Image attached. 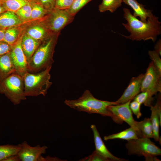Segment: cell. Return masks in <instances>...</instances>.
I'll return each mask as SVG.
<instances>
[{
    "label": "cell",
    "mask_w": 161,
    "mask_h": 161,
    "mask_svg": "<svg viewBox=\"0 0 161 161\" xmlns=\"http://www.w3.org/2000/svg\"><path fill=\"white\" fill-rule=\"evenodd\" d=\"M123 17L127 21L123 25L130 33L129 35H122L132 41L151 40L154 42L161 34V22L159 17L152 13L144 22L135 17L127 8L123 9Z\"/></svg>",
    "instance_id": "obj_1"
},
{
    "label": "cell",
    "mask_w": 161,
    "mask_h": 161,
    "mask_svg": "<svg viewBox=\"0 0 161 161\" xmlns=\"http://www.w3.org/2000/svg\"><path fill=\"white\" fill-rule=\"evenodd\" d=\"M64 103L70 108L79 112H85L90 114H98L103 116L110 117L114 122L119 124L116 117L107 109L109 106L118 104L115 101L98 99L89 90H86L82 96L78 99L66 100Z\"/></svg>",
    "instance_id": "obj_2"
},
{
    "label": "cell",
    "mask_w": 161,
    "mask_h": 161,
    "mask_svg": "<svg viewBox=\"0 0 161 161\" xmlns=\"http://www.w3.org/2000/svg\"><path fill=\"white\" fill-rule=\"evenodd\" d=\"M59 33L53 34L39 45L28 61V72L36 73L51 67L55 46Z\"/></svg>",
    "instance_id": "obj_3"
},
{
    "label": "cell",
    "mask_w": 161,
    "mask_h": 161,
    "mask_svg": "<svg viewBox=\"0 0 161 161\" xmlns=\"http://www.w3.org/2000/svg\"><path fill=\"white\" fill-rule=\"evenodd\" d=\"M51 67H48L36 73L29 72L23 76L24 94L27 97L45 96L52 84L50 81V71Z\"/></svg>",
    "instance_id": "obj_4"
},
{
    "label": "cell",
    "mask_w": 161,
    "mask_h": 161,
    "mask_svg": "<svg viewBox=\"0 0 161 161\" xmlns=\"http://www.w3.org/2000/svg\"><path fill=\"white\" fill-rule=\"evenodd\" d=\"M0 93L4 95L15 105L26 99L22 76L15 73L0 83Z\"/></svg>",
    "instance_id": "obj_5"
},
{
    "label": "cell",
    "mask_w": 161,
    "mask_h": 161,
    "mask_svg": "<svg viewBox=\"0 0 161 161\" xmlns=\"http://www.w3.org/2000/svg\"><path fill=\"white\" fill-rule=\"evenodd\" d=\"M126 147L129 155L144 157L149 155H161V149L149 138L140 137L128 141Z\"/></svg>",
    "instance_id": "obj_6"
},
{
    "label": "cell",
    "mask_w": 161,
    "mask_h": 161,
    "mask_svg": "<svg viewBox=\"0 0 161 161\" xmlns=\"http://www.w3.org/2000/svg\"><path fill=\"white\" fill-rule=\"evenodd\" d=\"M44 25L52 35L59 33L60 31L73 20L74 17L66 10L54 8L49 12Z\"/></svg>",
    "instance_id": "obj_7"
},
{
    "label": "cell",
    "mask_w": 161,
    "mask_h": 161,
    "mask_svg": "<svg viewBox=\"0 0 161 161\" xmlns=\"http://www.w3.org/2000/svg\"><path fill=\"white\" fill-rule=\"evenodd\" d=\"M143 91H148L152 96L161 92V73L152 61L144 74L141 88V92Z\"/></svg>",
    "instance_id": "obj_8"
},
{
    "label": "cell",
    "mask_w": 161,
    "mask_h": 161,
    "mask_svg": "<svg viewBox=\"0 0 161 161\" xmlns=\"http://www.w3.org/2000/svg\"><path fill=\"white\" fill-rule=\"evenodd\" d=\"M131 100L123 104L109 106L107 109L116 117L119 124H121L123 121L126 122L135 130L138 137H142L141 133L138 128L137 121L134 120L129 107Z\"/></svg>",
    "instance_id": "obj_9"
},
{
    "label": "cell",
    "mask_w": 161,
    "mask_h": 161,
    "mask_svg": "<svg viewBox=\"0 0 161 161\" xmlns=\"http://www.w3.org/2000/svg\"><path fill=\"white\" fill-rule=\"evenodd\" d=\"M21 40L19 39L12 46L9 53L16 73L23 77L28 72V61L21 47Z\"/></svg>",
    "instance_id": "obj_10"
},
{
    "label": "cell",
    "mask_w": 161,
    "mask_h": 161,
    "mask_svg": "<svg viewBox=\"0 0 161 161\" xmlns=\"http://www.w3.org/2000/svg\"><path fill=\"white\" fill-rule=\"evenodd\" d=\"M20 145V148L17 155L21 161H39L42 155L46 153L48 148L46 146H41L39 145L31 146L26 141Z\"/></svg>",
    "instance_id": "obj_11"
},
{
    "label": "cell",
    "mask_w": 161,
    "mask_h": 161,
    "mask_svg": "<svg viewBox=\"0 0 161 161\" xmlns=\"http://www.w3.org/2000/svg\"><path fill=\"white\" fill-rule=\"evenodd\" d=\"M144 74L141 73L136 77H132L121 96L115 101L118 104L132 100L141 91L142 82Z\"/></svg>",
    "instance_id": "obj_12"
},
{
    "label": "cell",
    "mask_w": 161,
    "mask_h": 161,
    "mask_svg": "<svg viewBox=\"0 0 161 161\" xmlns=\"http://www.w3.org/2000/svg\"><path fill=\"white\" fill-rule=\"evenodd\" d=\"M161 93L158 95L157 102L154 106L150 107L151 114L150 118L152 125L153 131V138L156 141L161 143V139L159 136V129L161 126Z\"/></svg>",
    "instance_id": "obj_13"
},
{
    "label": "cell",
    "mask_w": 161,
    "mask_h": 161,
    "mask_svg": "<svg viewBox=\"0 0 161 161\" xmlns=\"http://www.w3.org/2000/svg\"><path fill=\"white\" fill-rule=\"evenodd\" d=\"M90 128L93 132L95 150L96 151L110 161H127L126 159L115 156L109 151L102 140L95 125H92Z\"/></svg>",
    "instance_id": "obj_14"
},
{
    "label": "cell",
    "mask_w": 161,
    "mask_h": 161,
    "mask_svg": "<svg viewBox=\"0 0 161 161\" xmlns=\"http://www.w3.org/2000/svg\"><path fill=\"white\" fill-rule=\"evenodd\" d=\"M16 73L10 53L0 56V83L12 74Z\"/></svg>",
    "instance_id": "obj_15"
},
{
    "label": "cell",
    "mask_w": 161,
    "mask_h": 161,
    "mask_svg": "<svg viewBox=\"0 0 161 161\" xmlns=\"http://www.w3.org/2000/svg\"><path fill=\"white\" fill-rule=\"evenodd\" d=\"M123 2L132 8L134 11L133 15L135 17H139L140 20L143 22H146L147 18L152 13L151 10L145 9L143 4L136 0H123Z\"/></svg>",
    "instance_id": "obj_16"
},
{
    "label": "cell",
    "mask_w": 161,
    "mask_h": 161,
    "mask_svg": "<svg viewBox=\"0 0 161 161\" xmlns=\"http://www.w3.org/2000/svg\"><path fill=\"white\" fill-rule=\"evenodd\" d=\"M40 44V41L31 38L27 34L23 36L21 40V47L27 61Z\"/></svg>",
    "instance_id": "obj_17"
},
{
    "label": "cell",
    "mask_w": 161,
    "mask_h": 161,
    "mask_svg": "<svg viewBox=\"0 0 161 161\" xmlns=\"http://www.w3.org/2000/svg\"><path fill=\"white\" fill-rule=\"evenodd\" d=\"M15 13L6 11L0 14V28L6 29L21 23V19Z\"/></svg>",
    "instance_id": "obj_18"
},
{
    "label": "cell",
    "mask_w": 161,
    "mask_h": 161,
    "mask_svg": "<svg viewBox=\"0 0 161 161\" xmlns=\"http://www.w3.org/2000/svg\"><path fill=\"white\" fill-rule=\"evenodd\" d=\"M27 34L39 41H45L52 35L44 25L35 26L31 27L28 30Z\"/></svg>",
    "instance_id": "obj_19"
},
{
    "label": "cell",
    "mask_w": 161,
    "mask_h": 161,
    "mask_svg": "<svg viewBox=\"0 0 161 161\" xmlns=\"http://www.w3.org/2000/svg\"><path fill=\"white\" fill-rule=\"evenodd\" d=\"M138 137L135 130L130 127L119 133L105 136L104 139L105 141L115 139H120L129 141L138 138Z\"/></svg>",
    "instance_id": "obj_20"
},
{
    "label": "cell",
    "mask_w": 161,
    "mask_h": 161,
    "mask_svg": "<svg viewBox=\"0 0 161 161\" xmlns=\"http://www.w3.org/2000/svg\"><path fill=\"white\" fill-rule=\"evenodd\" d=\"M137 124L143 137L153 138V129L150 118H145L141 121H137Z\"/></svg>",
    "instance_id": "obj_21"
},
{
    "label": "cell",
    "mask_w": 161,
    "mask_h": 161,
    "mask_svg": "<svg viewBox=\"0 0 161 161\" xmlns=\"http://www.w3.org/2000/svg\"><path fill=\"white\" fill-rule=\"evenodd\" d=\"M123 2V0H102L99 6V10L101 12L108 11L113 13L121 6Z\"/></svg>",
    "instance_id": "obj_22"
},
{
    "label": "cell",
    "mask_w": 161,
    "mask_h": 161,
    "mask_svg": "<svg viewBox=\"0 0 161 161\" xmlns=\"http://www.w3.org/2000/svg\"><path fill=\"white\" fill-rule=\"evenodd\" d=\"M20 148V144L16 145L10 144L0 145V161H3L11 155L17 154Z\"/></svg>",
    "instance_id": "obj_23"
},
{
    "label": "cell",
    "mask_w": 161,
    "mask_h": 161,
    "mask_svg": "<svg viewBox=\"0 0 161 161\" xmlns=\"http://www.w3.org/2000/svg\"><path fill=\"white\" fill-rule=\"evenodd\" d=\"M1 1L7 11L14 12L29 2L27 0H3Z\"/></svg>",
    "instance_id": "obj_24"
},
{
    "label": "cell",
    "mask_w": 161,
    "mask_h": 161,
    "mask_svg": "<svg viewBox=\"0 0 161 161\" xmlns=\"http://www.w3.org/2000/svg\"><path fill=\"white\" fill-rule=\"evenodd\" d=\"M32 10L30 18H39L44 16L49 12L39 2H31Z\"/></svg>",
    "instance_id": "obj_25"
},
{
    "label": "cell",
    "mask_w": 161,
    "mask_h": 161,
    "mask_svg": "<svg viewBox=\"0 0 161 161\" xmlns=\"http://www.w3.org/2000/svg\"><path fill=\"white\" fill-rule=\"evenodd\" d=\"M154 98L153 96L148 91H143L139 93L134 98L141 104H143L146 106L150 107L152 106Z\"/></svg>",
    "instance_id": "obj_26"
},
{
    "label": "cell",
    "mask_w": 161,
    "mask_h": 161,
    "mask_svg": "<svg viewBox=\"0 0 161 161\" xmlns=\"http://www.w3.org/2000/svg\"><path fill=\"white\" fill-rule=\"evenodd\" d=\"M18 35V31L17 29L14 28L6 29L3 41L12 46L16 42Z\"/></svg>",
    "instance_id": "obj_27"
},
{
    "label": "cell",
    "mask_w": 161,
    "mask_h": 161,
    "mask_svg": "<svg viewBox=\"0 0 161 161\" xmlns=\"http://www.w3.org/2000/svg\"><path fill=\"white\" fill-rule=\"evenodd\" d=\"M92 0H74L70 7L66 10L72 16H74L84 6Z\"/></svg>",
    "instance_id": "obj_28"
},
{
    "label": "cell",
    "mask_w": 161,
    "mask_h": 161,
    "mask_svg": "<svg viewBox=\"0 0 161 161\" xmlns=\"http://www.w3.org/2000/svg\"><path fill=\"white\" fill-rule=\"evenodd\" d=\"M32 5L30 2H28L15 13L19 18L23 20H26L30 18Z\"/></svg>",
    "instance_id": "obj_29"
},
{
    "label": "cell",
    "mask_w": 161,
    "mask_h": 161,
    "mask_svg": "<svg viewBox=\"0 0 161 161\" xmlns=\"http://www.w3.org/2000/svg\"><path fill=\"white\" fill-rule=\"evenodd\" d=\"M148 54L154 65L161 73V59L160 55L154 50L149 51Z\"/></svg>",
    "instance_id": "obj_30"
},
{
    "label": "cell",
    "mask_w": 161,
    "mask_h": 161,
    "mask_svg": "<svg viewBox=\"0 0 161 161\" xmlns=\"http://www.w3.org/2000/svg\"><path fill=\"white\" fill-rule=\"evenodd\" d=\"M74 0H55L54 8L62 10L70 8Z\"/></svg>",
    "instance_id": "obj_31"
},
{
    "label": "cell",
    "mask_w": 161,
    "mask_h": 161,
    "mask_svg": "<svg viewBox=\"0 0 161 161\" xmlns=\"http://www.w3.org/2000/svg\"><path fill=\"white\" fill-rule=\"evenodd\" d=\"M80 161H110V160L106 157H104L99 153L95 150L94 151L92 154L88 156L84 157Z\"/></svg>",
    "instance_id": "obj_32"
},
{
    "label": "cell",
    "mask_w": 161,
    "mask_h": 161,
    "mask_svg": "<svg viewBox=\"0 0 161 161\" xmlns=\"http://www.w3.org/2000/svg\"><path fill=\"white\" fill-rule=\"evenodd\" d=\"M141 104L137 101L134 100L131 102L129 107L132 112L135 115L137 118H140L142 115L140 111Z\"/></svg>",
    "instance_id": "obj_33"
},
{
    "label": "cell",
    "mask_w": 161,
    "mask_h": 161,
    "mask_svg": "<svg viewBox=\"0 0 161 161\" xmlns=\"http://www.w3.org/2000/svg\"><path fill=\"white\" fill-rule=\"evenodd\" d=\"M55 0H39L40 3L49 12L54 8Z\"/></svg>",
    "instance_id": "obj_34"
},
{
    "label": "cell",
    "mask_w": 161,
    "mask_h": 161,
    "mask_svg": "<svg viewBox=\"0 0 161 161\" xmlns=\"http://www.w3.org/2000/svg\"><path fill=\"white\" fill-rule=\"evenodd\" d=\"M12 46L4 41H0V56L10 52Z\"/></svg>",
    "instance_id": "obj_35"
},
{
    "label": "cell",
    "mask_w": 161,
    "mask_h": 161,
    "mask_svg": "<svg viewBox=\"0 0 161 161\" xmlns=\"http://www.w3.org/2000/svg\"><path fill=\"white\" fill-rule=\"evenodd\" d=\"M17 154L11 155L4 159L3 161H20Z\"/></svg>",
    "instance_id": "obj_36"
},
{
    "label": "cell",
    "mask_w": 161,
    "mask_h": 161,
    "mask_svg": "<svg viewBox=\"0 0 161 161\" xmlns=\"http://www.w3.org/2000/svg\"><path fill=\"white\" fill-rule=\"evenodd\" d=\"M154 50L161 55V40L159 39L156 43L154 46Z\"/></svg>",
    "instance_id": "obj_37"
},
{
    "label": "cell",
    "mask_w": 161,
    "mask_h": 161,
    "mask_svg": "<svg viewBox=\"0 0 161 161\" xmlns=\"http://www.w3.org/2000/svg\"><path fill=\"white\" fill-rule=\"evenodd\" d=\"M145 161H160V160L158 159L155 156L149 155L144 157Z\"/></svg>",
    "instance_id": "obj_38"
},
{
    "label": "cell",
    "mask_w": 161,
    "mask_h": 161,
    "mask_svg": "<svg viewBox=\"0 0 161 161\" xmlns=\"http://www.w3.org/2000/svg\"><path fill=\"white\" fill-rule=\"evenodd\" d=\"M6 29L0 28V41H3L5 31Z\"/></svg>",
    "instance_id": "obj_39"
},
{
    "label": "cell",
    "mask_w": 161,
    "mask_h": 161,
    "mask_svg": "<svg viewBox=\"0 0 161 161\" xmlns=\"http://www.w3.org/2000/svg\"><path fill=\"white\" fill-rule=\"evenodd\" d=\"M7 11L4 7L2 1H0V14Z\"/></svg>",
    "instance_id": "obj_40"
},
{
    "label": "cell",
    "mask_w": 161,
    "mask_h": 161,
    "mask_svg": "<svg viewBox=\"0 0 161 161\" xmlns=\"http://www.w3.org/2000/svg\"><path fill=\"white\" fill-rule=\"evenodd\" d=\"M29 2H39V0H27Z\"/></svg>",
    "instance_id": "obj_41"
},
{
    "label": "cell",
    "mask_w": 161,
    "mask_h": 161,
    "mask_svg": "<svg viewBox=\"0 0 161 161\" xmlns=\"http://www.w3.org/2000/svg\"><path fill=\"white\" fill-rule=\"evenodd\" d=\"M2 0H0V1H2Z\"/></svg>",
    "instance_id": "obj_42"
}]
</instances>
